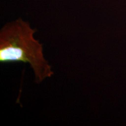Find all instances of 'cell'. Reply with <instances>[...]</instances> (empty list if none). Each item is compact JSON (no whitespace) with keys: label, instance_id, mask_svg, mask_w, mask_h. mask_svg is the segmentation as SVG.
<instances>
[{"label":"cell","instance_id":"1","mask_svg":"<svg viewBox=\"0 0 126 126\" xmlns=\"http://www.w3.org/2000/svg\"><path fill=\"white\" fill-rule=\"evenodd\" d=\"M36 32L21 18L5 25L0 31V63L29 64L35 82L40 83L54 72L44 56L43 44L34 38Z\"/></svg>","mask_w":126,"mask_h":126}]
</instances>
